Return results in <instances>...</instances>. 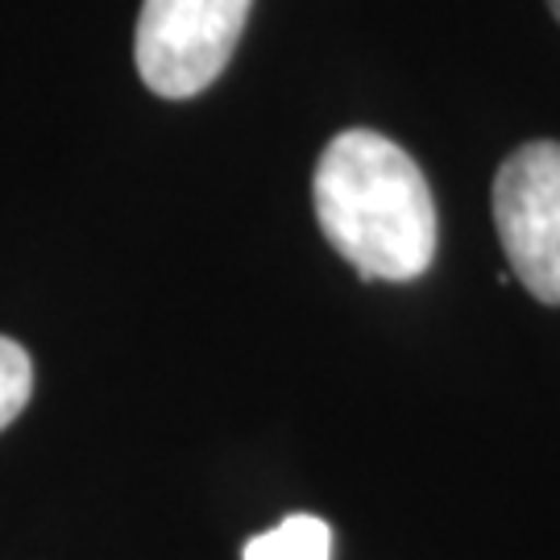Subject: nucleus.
<instances>
[{
  "label": "nucleus",
  "mask_w": 560,
  "mask_h": 560,
  "mask_svg": "<svg viewBox=\"0 0 560 560\" xmlns=\"http://www.w3.org/2000/svg\"><path fill=\"white\" fill-rule=\"evenodd\" d=\"M34 395V361L18 340L0 337V432L25 411Z\"/></svg>",
  "instance_id": "39448f33"
},
{
  "label": "nucleus",
  "mask_w": 560,
  "mask_h": 560,
  "mask_svg": "<svg viewBox=\"0 0 560 560\" xmlns=\"http://www.w3.org/2000/svg\"><path fill=\"white\" fill-rule=\"evenodd\" d=\"M254 0H141L138 59L141 83L162 101H191L221 80Z\"/></svg>",
  "instance_id": "f03ea898"
},
{
  "label": "nucleus",
  "mask_w": 560,
  "mask_h": 560,
  "mask_svg": "<svg viewBox=\"0 0 560 560\" xmlns=\"http://www.w3.org/2000/svg\"><path fill=\"white\" fill-rule=\"evenodd\" d=\"M328 245L365 282H411L436 258V200L416 159L374 129H345L324 145L312 179Z\"/></svg>",
  "instance_id": "f257e3e1"
},
{
  "label": "nucleus",
  "mask_w": 560,
  "mask_h": 560,
  "mask_svg": "<svg viewBox=\"0 0 560 560\" xmlns=\"http://www.w3.org/2000/svg\"><path fill=\"white\" fill-rule=\"evenodd\" d=\"M494 224L511 275L560 303V141H527L494 175Z\"/></svg>",
  "instance_id": "7ed1b4c3"
},
{
  "label": "nucleus",
  "mask_w": 560,
  "mask_h": 560,
  "mask_svg": "<svg viewBox=\"0 0 560 560\" xmlns=\"http://www.w3.org/2000/svg\"><path fill=\"white\" fill-rule=\"evenodd\" d=\"M552 4V13H557V21H560V0H548Z\"/></svg>",
  "instance_id": "423d86ee"
},
{
  "label": "nucleus",
  "mask_w": 560,
  "mask_h": 560,
  "mask_svg": "<svg viewBox=\"0 0 560 560\" xmlns=\"http://www.w3.org/2000/svg\"><path fill=\"white\" fill-rule=\"evenodd\" d=\"M241 560H332V527L316 515H287L245 544Z\"/></svg>",
  "instance_id": "20e7f679"
}]
</instances>
